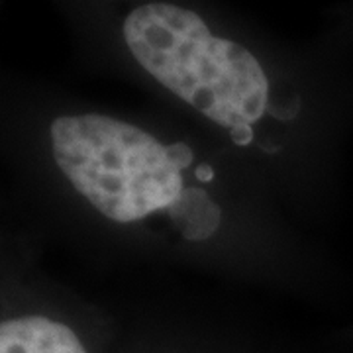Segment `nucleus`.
Segmentation results:
<instances>
[{
	"instance_id": "nucleus-1",
	"label": "nucleus",
	"mask_w": 353,
	"mask_h": 353,
	"mask_svg": "<svg viewBox=\"0 0 353 353\" xmlns=\"http://www.w3.org/2000/svg\"><path fill=\"white\" fill-rule=\"evenodd\" d=\"M124 39L150 75L220 126L253 124L267 110L269 83L259 61L240 43L212 36L192 10L139 6L124 22Z\"/></svg>"
},
{
	"instance_id": "nucleus-2",
	"label": "nucleus",
	"mask_w": 353,
	"mask_h": 353,
	"mask_svg": "<svg viewBox=\"0 0 353 353\" xmlns=\"http://www.w3.org/2000/svg\"><path fill=\"white\" fill-rule=\"evenodd\" d=\"M53 155L71 185L114 222L169 208L183 190L167 150L143 130L101 114L51 124Z\"/></svg>"
},
{
	"instance_id": "nucleus-3",
	"label": "nucleus",
	"mask_w": 353,
	"mask_h": 353,
	"mask_svg": "<svg viewBox=\"0 0 353 353\" xmlns=\"http://www.w3.org/2000/svg\"><path fill=\"white\" fill-rule=\"evenodd\" d=\"M0 353H87L75 332L43 316L2 322Z\"/></svg>"
},
{
	"instance_id": "nucleus-4",
	"label": "nucleus",
	"mask_w": 353,
	"mask_h": 353,
	"mask_svg": "<svg viewBox=\"0 0 353 353\" xmlns=\"http://www.w3.org/2000/svg\"><path fill=\"white\" fill-rule=\"evenodd\" d=\"M167 210L187 240H206L220 224V208L201 189H183Z\"/></svg>"
},
{
	"instance_id": "nucleus-5",
	"label": "nucleus",
	"mask_w": 353,
	"mask_h": 353,
	"mask_svg": "<svg viewBox=\"0 0 353 353\" xmlns=\"http://www.w3.org/2000/svg\"><path fill=\"white\" fill-rule=\"evenodd\" d=\"M165 150H167V155H169L171 163L175 165V169H179V171L192 163V150H190L189 145H185V143H171Z\"/></svg>"
},
{
	"instance_id": "nucleus-6",
	"label": "nucleus",
	"mask_w": 353,
	"mask_h": 353,
	"mask_svg": "<svg viewBox=\"0 0 353 353\" xmlns=\"http://www.w3.org/2000/svg\"><path fill=\"white\" fill-rule=\"evenodd\" d=\"M230 138L232 141L236 143V145H250L253 139V130L252 124H238V126H234L230 130Z\"/></svg>"
},
{
	"instance_id": "nucleus-7",
	"label": "nucleus",
	"mask_w": 353,
	"mask_h": 353,
	"mask_svg": "<svg viewBox=\"0 0 353 353\" xmlns=\"http://www.w3.org/2000/svg\"><path fill=\"white\" fill-rule=\"evenodd\" d=\"M196 179H199V181H204V183L212 181V179H214V169H212L210 165H199V167H196Z\"/></svg>"
}]
</instances>
